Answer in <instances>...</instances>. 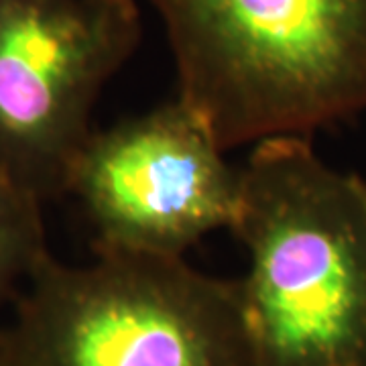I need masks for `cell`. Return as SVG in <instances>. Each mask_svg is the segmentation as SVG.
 I'll return each mask as SVG.
<instances>
[{
  "mask_svg": "<svg viewBox=\"0 0 366 366\" xmlns=\"http://www.w3.org/2000/svg\"><path fill=\"white\" fill-rule=\"evenodd\" d=\"M179 98L96 131L71 169L96 250L183 257L214 230L234 226L240 175Z\"/></svg>",
  "mask_w": 366,
  "mask_h": 366,
  "instance_id": "cell-5",
  "label": "cell"
},
{
  "mask_svg": "<svg viewBox=\"0 0 366 366\" xmlns=\"http://www.w3.org/2000/svg\"><path fill=\"white\" fill-rule=\"evenodd\" d=\"M179 100L224 151L366 110V0H153Z\"/></svg>",
  "mask_w": 366,
  "mask_h": 366,
  "instance_id": "cell-2",
  "label": "cell"
},
{
  "mask_svg": "<svg viewBox=\"0 0 366 366\" xmlns=\"http://www.w3.org/2000/svg\"><path fill=\"white\" fill-rule=\"evenodd\" d=\"M238 281L257 366H366V199L307 137L254 144L238 169Z\"/></svg>",
  "mask_w": 366,
  "mask_h": 366,
  "instance_id": "cell-1",
  "label": "cell"
},
{
  "mask_svg": "<svg viewBox=\"0 0 366 366\" xmlns=\"http://www.w3.org/2000/svg\"><path fill=\"white\" fill-rule=\"evenodd\" d=\"M356 183H358V189H360L362 197L366 199V179H362L360 175H356Z\"/></svg>",
  "mask_w": 366,
  "mask_h": 366,
  "instance_id": "cell-7",
  "label": "cell"
},
{
  "mask_svg": "<svg viewBox=\"0 0 366 366\" xmlns=\"http://www.w3.org/2000/svg\"><path fill=\"white\" fill-rule=\"evenodd\" d=\"M0 366H6L4 365V360H2V356H0Z\"/></svg>",
  "mask_w": 366,
  "mask_h": 366,
  "instance_id": "cell-8",
  "label": "cell"
},
{
  "mask_svg": "<svg viewBox=\"0 0 366 366\" xmlns=\"http://www.w3.org/2000/svg\"><path fill=\"white\" fill-rule=\"evenodd\" d=\"M143 35L134 0H0V171L66 196L104 86Z\"/></svg>",
  "mask_w": 366,
  "mask_h": 366,
  "instance_id": "cell-4",
  "label": "cell"
},
{
  "mask_svg": "<svg viewBox=\"0 0 366 366\" xmlns=\"http://www.w3.org/2000/svg\"><path fill=\"white\" fill-rule=\"evenodd\" d=\"M47 254L43 204L0 171V310Z\"/></svg>",
  "mask_w": 366,
  "mask_h": 366,
  "instance_id": "cell-6",
  "label": "cell"
},
{
  "mask_svg": "<svg viewBox=\"0 0 366 366\" xmlns=\"http://www.w3.org/2000/svg\"><path fill=\"white\" fill-rule=\"evenodd\" d=\"M6 366H257L238 281L183 257L47 254L0 326Z\"/></svg>",
  "mask_w": 366,
  "mask_h": 366,
  "instance_id": "cell-3",
  "label": "cell"
}]
</instances>
